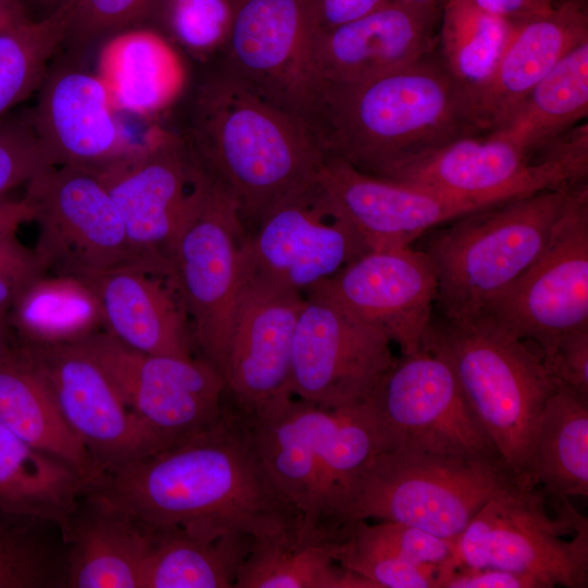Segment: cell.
<instances>
[{"mask_svg": "<svg viewBox=\"0 0 588 588\" xmlns=\"http://www.w3.org/2000/svg\"><path fill=\"white\" fill-rule=\"evenodd\" d=\"M527 479L549 499L588 495V399L566 385L539 416Z\"/></svg>", "mask_w": 588, "mask_h": 588, "instance_id": "obj_32", "label": "cell"}, {"mask_svg": "<svg viewBox=\"0 0 588 588\" xmlns=\"http://www.w3.org/2000/svg\"><path fill=\"white\" fill-rule=\"evenodd\" d=\"M0 424L32 446L77 469L93 485L99 470L65 422L53 395L22 346L0 351Z\"/></svg>", "mask_w": 588, "mask_h": 588, "instance_id": "obj_28", "label": "cell"}, {"mask_svg": "<svg viewBox=\"0 0 588 588\" xmlns=\"http://www.w3.org/2000/svg\"><path fill=\"white\" fill-rule=\"evenodd\" d=\"M292 343L294 397L336 408L369 400L393 366L390 339L332 299L304 294Z\"/></svg>", "mask_w": 588, "mask_h": 588, "instance_id": "obj_13", "label": "cell"}, {"mask_svg": "<svg viewBox=\"0 0 588 588\" xmlns=\"http://www.w3.org/2000/svg\"><path fill=\"white\" fill-rule=\"evenodd\" d=\"M30 113L0 118V195L52 168Z\"/></svg>", "mask_w": 588, "mask_h": 588, "instance_id": "obj_42", "label": "cell"}, {"mask_svg": "<svg viewBox=\"0 0 588 588\" xmlns=\"http://www.w3.org/2000/svg\"><path fill=\"white\" fill-rule=\"evenodd\" d=\"M392 0H305L311 38L360 19Z\"/></svg>", "mask_w": 588, "mask_h": 588, "instance_id": "obj_45", "label": "cell"}, {"mask_svg": "<svg viewBox=\"0 0 588 588\" xmlns=\"http://www.w3.org/2000/svg\"><path fill=\"white\" fill-rule=\"evenodd\" d=\"M513 27L514 20L488 12L474 0H443L437 52L473 99L492 76Z\"/></svg>", "mask_w": 588, "mask_h": 588, "instance_id": "obj_35", "label": "cell"}, {"mask_svg": "<svg viewBox=\"0 0 588 588\" xmlns=\"http://www.w3.org/2000/svg\"><path fill=\"white\" fill-rule=\"evenodd\" d=\"M439 588H542L532 577L500 568L454 565L440 578Z\"/></svg>", "mask_w": 588, "mask_h": 588, "instance_id": "obj_46", "label": "cell"}, {"mask_svg": "<svg viewBox=\"0 0 588 588\" xmlns=\"http://www.w3.org/2000/svg\"><path fill=\"white\" fill-rule=\"evenodd\" d=\"M197 171L184 138L160 127L148 131L120 158L90 171L107 188L145 265L169 269Z\"/></svg>", "mask_w": 588, "mask_h": 588, "instance_id": "obj_15", "label": "cell"}, {"mask_svg": "<svg viewBox=\"0 0 588 588\" xmlns=\"http://www.w3.org/2000/svg\"><path fill=\"white\" fill-rule=\"evenodd\" d=\"M246 238L235 200L198 166L171 246L169 269L186 311L195 352L220 375Z\"/></svg>", "mask_w": 588, "mask_h": 588, "instance_id": "obj_8", "label": "cell"}, {"mask_svg": "<svg viewBox=\"0 0 588 588\" xmlns=\"http://www.w3.org/2000/svg\"><path fill=\"white\" fill-rule=\"evenodd\" d=\"M183 137L197 164L235 200L249 232L317 179L324 152L302 121L222 72L204 83Z\"/></svg>", "mask_w": 588, "mask_h": 588, "instance_id": "obj_3", "label": "cell"}, {"mask_svg": "<svg viewBox=\"0 0 588 588\" xmlns=\"http://www.w3.org/2000/svg\"><path fill=\"white\" fill-rule=\"evenodd\" d=\"M117 111L96 73L64 64L47 72L30 117L53 167L95 171L135 144L124 135Z\"/></svg>", "mask_w": 588, "mask_h": 588, "instance_id": "obj_22", "label": "cell"}, {"mask_svg": "<svg viewBox=\"0 0 588 588\" xmlns=\"http://www.w3.org/2000/svg\"><path fill=\"white\" fill-rule=\"evenodd\" d=\"M335 538L358 549L392 555L419 565L455 564V542L404 523L348 522L340 525Z\"/></svg>", "mask_w": 588, "mask_h": 588, "instance_id": "obj_38", "label": "cell"}, {"mask_svg": "<svg viewBox=\"0 0 588 588\" xmlns=\"http://www.w3.org/2000/svg\"><path fill=\"white\" fill-rule=\"evenodd\" d=\"M24 197L36 209L39 232L34 250L46 274L90 281L122 267L147 266L95 173L52 167L26 184Z\"/></svg>", "mask_w": 588, "mask_h": 588, "instance_id": "obj_9", "label": "cell"}, {"mask_svg": "<svg viewBox=\"0 0 588 588\" xmlns=\"http://www.w3.org/2000/svg\"><path fill=\"white\" fill-rule=\"evenodd\" d=\"M577 184L504 200L424 235L419 249L437 275L439 316L464 320L485 314L541 254Z\"/></svg>", "mask_w": 588, "mask_h": 588, "instance_id": "obj_4", "label": "cell"}, {"mask_svg": "<svg viewBox=\"0 0 588 588\" xmlns=\"http://www.w3.org/2000/svg\"><path fill=\"white\" fill-rule=\"evenodd\" d=\"M310 41L305 0H244L223 49V72L316 135L322 89Z\"/></svg>", "mask_w": 588, "mask_h": 588, "instance_id": "obj_14", "label": "cell"}, {"mask_svg": "<svg viewBox=\"0 0 588 588\" xmlns=\"http://www.w3.org/2000/svg\"><path fill=\"white\" fill-rule=\"evenodd\" d=\"M28 19L20 0H0V30L17 25Z\"/></svg>", "mask_w": 588, "mask_h": 588, "instance_id": "obj_49", "label": "cell"}, {"mask_svg": "<svg viewBox=\"0 0 588 588\" xmlns=\"http://www.w3.org/2000/svg\"><path fill=\"white\" fill-rule=\"evenodd\" d=\"M96 74L118 111L139 117L168 109L187 81L184 60L170 39L154 29L135 27L107 38Z\"/></svg>", "mask_w": 588, "mask_h": 588, "instance_id": "obj_27", "label": "cell"}, {"mask_svg": "<svg viewBox=\"0 0 588 588\" xmlns=\"http://www.w3.org/2000/svg\"><path fill=\"white\" fill-rule=\"evenodd\" d=\"M305 297L243 270L221 376L228 404L248 420L279 408L290 390L293 335Z\"/></svg>", "mask_w": 588, "mask_h": 588, "instance_id": "obj_17", "label": "cell"}, {"mask_svg": "<svg viewBox=\"0 0 588 588\" xmlns=\"http://www.w3.org/2000/svg\"><path fill=\"white\" fill-rule=\"evenodd\" d=\"M519 479L498 458L384 450L350 485L334 524L404 523L456 542L475 514Z\"/></svg>", "mask_w": 588, "mask_h": 588, "instance_id": "obj_6", "label": "cell"}, {"mask_svg": "<svg viewBox=\"0 0 588 588\" xmlns=\"http://www.w3.org/2000/svg\"><path fill=\"white\" fill-rule=\"evenodd\" d=\"M317 183L370 249L412 246L431 230L488 206L379 177L324 157Z\"/></svg>", "mask_w": 588, "mask_h": 588, "instance_id": "obj_20", "label": "cell"}, {"mask_svg": "<svg viewBox=\"0 0 588 588\" xmlns=\"http://www.w3.org/2000/svg\"><path fill=\"white\" fill-rule=\"evenodd\" d=\"M151 528L142 588H234L254 541L248 534L219 526Z\"/></svg>", "mask_w": 588, "mask_h": 588, "instance_id": "obj_29", "label": "cell"}, {"mask_svg": "<svg viewBox=\"0 0 588 588\" xmlns=\"http://www.w3.org/2000/svg\"><path fill=\"white\" fill-rule=\"evenodd\" d=\"M439 5L392 0L310 41L321 85L358 84L405 66L437 50Z\"/></svg>", "mask_w": 588, "mask_h": 588, "instance_id": "obj_21", "label": "cell"}, {"mask_svg": "<svg viewBox=\"0 0 588 588\" xmlns=\"http://www.w3.org/2000/svg\"><path fill=\"white\" fill-rule=\"evenodd\" d=\"M421 348L449 365L506 467L528 480L539 416L562 385L540 353L487 315L464 320L434 315Z\"/></svg>", "mask_w": 588, "mask_h": 588, "instance_id": "obj_5", "label": "cell"}, {"mask_svg": "<svg viewBox=\"0 0 588 588\" xmlns=\"http://www.w3.org/2000/svg\"><path fill=\"white\" fill-rule=\"evenodd\" d=\"M15 342L14 335L8 322L7 315L0 314V351Z\"/></svg>", "mask_w": 588, "mask_h": 588, "instance_id": "obj_50", "label": "cell"}, {"mask_svg": "<svg viewBox=\"0 0 588 588\" xmlns=\"http://www.w3.org/2000/svg\"><path fill=\"white\" fill-rule=\"evenodd\" d=\"M308 292L378 328L408 356L422 347L434 316L438 280L427 255L412 245L367 250Z\"/></svg>", "mask_w": 588, "mask_h": 588, "instance_id": "obj_19", "label": "cell"}, {"mask_svg": "<svg viewBox=\"0 0 588 588\" xmlns=\"http://www.w3.org/2000/svg\"><path fill=\"white\" fill-rule=\"evenodd\" d=\"M69 1H71V0H37V2L41 7H44L46 9H50L51 12L56 11L58 8H60L61 5H63L64 3L69 2Z\"/></svg>", "mask_w": 588, "mask_h": 588, "instance_id": "obj_51", "label": "cell"}, {"mask_svg": "<svg viewBox=\"0 0 588 588\" xmlns=\"http://www.w3.org/2000/svg\"><path fill=\"white\" fill-rule=\"evenodd\" d=\"M68 588H142L152 528L94 487L62 528Z\"/></svg>", "mask_w": 588, "mask_h": 588, "instance_id": "obj_25", "label": "cell"}, {"mask_svg": "<svg viewBox=\"0 0 588 588\" xmlns=\"http://www.w3.org/2000/svg\"><path fill=\"white\" fill-rule=\"evenodd\" d=\"M20 343H75L103 330L95 290L85 280L44 274L17 298L7 315Z\"/></svg>", "mask_w": 588, "mask_h": 588, "instance_id": "obj_34", "label": "cell"}, {"mask_svg": "<svg viewBox=\"0 0 588 588\" xmlns=\"http://www.w3.org/2000/svg\"><path fill=\"white\" fill-rule=\"evenodd\" d=\"M335 559L372 588H439L441 566L419 565L348 546L335 538Z\"/></svg>", "mask_w": 588, "mask_h": 588, "instance_id": "obj_41", "label": "cell"}, {"mask_svg": "<svg viewBox=\"0 0 588 588\" xmlns=\"http://www.w3.org/2000/svg\"><path fill=\"white\" fill-rule=\"evenodd\" d=\"M103 330L130 348L183 358L195 356L185 308L169 270L132 265L90 281Z\"/></svg>", "mask_w": 588, "mask_h": 588, "instance_id": "obj_23", "label": "cell"}, {"mask_svg": "<svg viewBox=\"0 0 588 588\" xmlns=\"http://www.w3.org/2000/svg\"><path fill=\"white\" fill-rule=\"evenodd\" d=\"M44 274L34 249L23 245L15 232L0 233V314L8 315L23 292Z\"/></svg>", "mask_w": 588, "mask_h": 588, "instance_id": "obj_43", "label": "cell"}, {"mask_svg": "<svg viewBox=\"0 0 588 588\" xmlns=\"http://www.w3.org/2000/svg\"><path fill=\"white\" fill-rule=\"evenodd\" d=\"M158 4L171 37L197 58L224 49L238 8L234 0H159Z\"/></svg>", "mask_w": 588, "mask_h": 588, "instance_id": "obj_39", "label": "cell"}, {"mask_svg": "<svg viewBox=\"0 0 588 588\" xmlns=\"http://www.w3.org/2000/svg\"><path fill=\"white\" fill-rule=\"evenodd\" d=\"M75 343L103 368L132 414L166 445L211 426L224 411L222 376L198 356L142 353L105 330Z\"/></svg>", "mask_w": 588, "mask_h": 588, "instance_id": "obj_12", "label": "cell"}, {"mask_svg": "<svg viewBox=\"0 0 588 588\" xmlns=\"http://www.w3.org/2000/svg\"><path fill=\"white\" fill-rule=\"evenodd\" d=\"M542 359L562 385L588 399V328L564 334Z\"/></svg>", "mask_w": 588, "mask_h": 588, "instance_id": "obj_44", "label": "cell"}, {"mask_svg": "<svg viewBox=\"0 0 588 588\" xmlns=\"http://www.w3.org/2000/svg\"><path fill=\"white\" fill-rule=\"evenodd\" d=\"M17 343L42 375L99 478L167 446L132 414L103 368L78 343Z\"/></svg>", "mask_w": 588, "mask_h": 588, "instance_id": "obj_18", "label": "cell"}, {"mask_svg": "<svg viewBox=\"0 0 588 588\" xmlns=\"http://www.w3.org/2000/svg\"><path fill=\"white\" fill-rule=\"evenodd\" d=\"M89 486L72 465L0 424V510L50 520L62 530Z\"/></svg>", "mask_w": 588, "mask_h": 588, "instance_id": "obj_31", "label": "cell"}, {"mask_svg": "<svg viewBox=\"0 0 588 588\" xmlns=\"http://www.w3.org/2000/svg\"><path fill=\"white\" fill-rule=\"evenodd\" d=\"M404 1H407V2H413V3H419V4H438L443 0H404Z\"/></svg>", "mask_w": 588, "mask_h": 588, "instance_id": "obj_52", "label": "cell"}, {"mask_svg": "<svg viewBox=\"0 0 588 588\" xmlns=\"http://www.w3.org/2000/svg\"><path fill=\"white\" fill-rule=\"evenodd\" d=\"M370 401L385 450L502 460L449 365L425 348L396 358Z\"/></svg>", "mask_w": 588, "mask_h": 588, "instance_id": "obj_11", "label": "cell"}, {"mask_svg": "<svg viewBox=\"0 0 588 588\" xmlns=\"http://www.w3.org/2000/svg\"><path fill=\"white\" fill-rule=\"evenodd\" d=\"M481 133L470 93L437 50L368 81L323 88L316 124L324 156L380 177L451 140Z\"/></svg>", "mask_w": 588, "mask_h": 588, "instance_id": "obj_2", "label": "cell"}, {"mask_svg": "<svg viewBox=\"0 0 588 588\" xmlns=\"http://www.w3.org/2000/svg\"><path fill=\"white\" fill-rule=\"evenodd\" d=\"M526 479L490 499L455 542V565L500 568L542 588L588 586V523L568 498L551 499Z\"/></svg>", "mask_w": 588, "mask_h": 588, "instance_id": "obj_7", "label": "cell"}, {"mask_svg": "<svg viewBox=\"0 0 588 588\" xmlns=\"http://www.w3.org/2000/svg\"><path fill=\"white\" fill-rule=\"evenodd\" d=\"M273 481L308 529H328L322 491V456L333 408L292 396L275 411L248 420Z\"/></svg>", "mask_w": 588, "mask_h": 588, "instance_id": "obj_26", "label": "cell"}, {"mask_svg": "<svg viewBox=\"0 0 588 588\" xmlns=\"http://www.w3.org/2000/svg\"><path fill=\"white\" fill-rule=\"evenodd\" d=\"M159 0H74L64 42L82 51L98 39L134 28ZM63 42V44H64Z\"/></svg>", "mask_w": 588, "mask_h": 588, "instance_id": "obj_40", "label": "cell"}, {"mask_svg": "<svg viewBox=\"0 0 588 588\" xmlns=\"http://www.w3.org/2000/svg\"><path fill=\"white\" fill-rule=\"evenodd\" d=\"M588 114V41L566 54L497 133L531 160Z\"/></svg>", "mask_w": 588, "mask_h": 588, "instance_id": "obj_33", "label": "cell"}, {"mask_svg": "<svg viewBox=\"0 0 588 588\" xmlns=\"http://www.w3.org/2000/svg\"><path fill=\"white\" fill-rule=\"evenodd\" d=\"M234 588H372L335 559V535L295 525L254 539Z\"/></svg>", "mask_w": 588, "mask_h": 588, "instance_id": "obj_30", "label": "cell"}, {"mask_svg": "<svg viewBox=\"0 0 588 588\" xmlns=\"http://www.w3.org/2000/svg\"><path fill=\"white\" fill-rule=\"evenodd\" d=\"M369 250L332 208L317 179L274 205L247 235L243 270L305 294Z\"/></svg>", "mask_w": 588, "mask_h": 588, "instance_id": "obj_16", "label": "cell"}, {"mask_svg": "<svg viewBox=\"0 0 588 588\" xmlns=\"http://www.w3.org/2000/svg\"><path fill=\"white\" fill-rule=\"evenodd\" d=\"M547 355L564 334L588 328V187H575L546 247L485 311Z\"/></svg>", "mask_w": 588, "mask_h": 588, "instance_id": "obj_10", "label": "cell"}, {"mask_svg": "<svg viewBox=\"0 0 588 588\" xmlns=\"http://www.w3.org/2000/svg\"><path fill=\"white\" fill-rule=\"evenodd\" d=\"M68 572L57 524L0 510V588H68Z\"/></svg>", "mask_w": 588, "mask_h": 588, "instance_id": "obj_36", "label": "cell"}, {"mask_svg": "<svg viewBox=\"0 0 588 588\" xmlns=\"http://www.w3.org/2000/svg\"><path fill=\"white\" fill-rule=\"evenodd\" d=\"M488 12L510 20H522L550 13L553 0H474Z\"/></svg>", "mask_w": 588, "mask_h": 588, "instance_id": "obj_47", "label": "cell"}, {"mask_svg": "<svg viewBox=\"0 0 588 588\" xmlns=\"http://www.w3.org/2000/svg\"><path fill=\"white\" fill-rule=\"evenodd\" d=\"M91 487L151 527L210 525L257 539L302 524L247 419L226 401L211 426L103 474Z\"/></svg>", "mask_w": 588, "mask_h": 588, "instance_id": "obj_1", "label": "cell"}, {"mask_svg": "<svg viewBox=\"0 0 588 588\" xmlns=\"http://www.w3.org/2000/svg\"><path fill=\"white\" fill-rule=\"evenodd\" d=\"M36 209L25 197L12 199L0 195V233L15 232L25 222L34 221Z\"/></svg>", "mask_w": 588, "mask_h": 588, "instance_id": "obj_48", "label": "cell"}, {"mask_svg": "<svg viewBox=\"0 0 588 588\" xmlns=\"http://www.w3.org/2000/svg\"><path fill=\"white\" fill-rule=\"evenodd\" d=\"M73 1L0 30V118L39 89L48 61L64 42Z\"/></svg>", "mask_w": 588, "mask_h": 588, "instance_id": "obj_37", "label": "cell"}, {"mask_svg": "<svg viewBox=\"0 0 588 588\" xmlns=\"http://www.w3.org/2000/svg\"><path fill=\"white\" fill-rule=\"evenodd\" d=\"M588 41V17L575 0L544 15L514 20L502 57L474 102L483 132L503 127L531 89L572 50Z\"/></svg>", "mask_w": 588, "mask_h": 588, "instance_id": "obj_24", "label": "cell"}]
</instances>
